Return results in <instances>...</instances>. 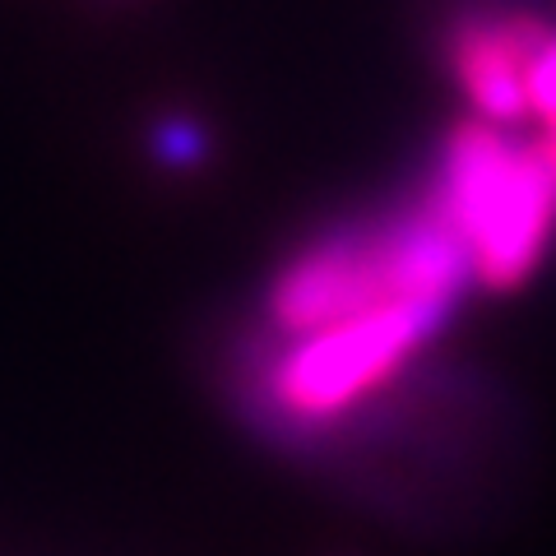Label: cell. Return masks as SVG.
I'll return each instance as SVG.
<instances>
[{
	"label": "cell",
	"mask_w": 556,
	"mask_h": 556,
	"mask_svg": "<svg viewBox=\"0 0 556 556\" xmlns=\"http://www.w3.org/2000/svg\"><path fill=\"white\" fill-rule=\"evenodd\" d=\"M468 260L422 190L306 232L228 343V399L260 441L427 496L478 450L482 399L437 362Z\"/></svg>",
	"instance_id": "1"
},
{
	"label": "cell",
	"mask_w": 556,
	"mask_h": 556,
	"mask_svg": "<svg viewBox=\"0 0 556 556\" xmlns=\"http://www.w3.org/2000/svg\"><path fill=\"white\" fill-rule=\"evenodd\" d=\"M427 204L468 260L473 288L515 292L556 241V149L547 130L459 121L422 181Z\"/></svg>",
	"instance_id": "2"
},
{
	"label": "cell",
	"mask_w": 556,
	"mask_h": 556,
	"mask_svg": "<svg viewBox=\"0 0 556 556\" xmlns=\"http://www.w3.org/2000/svg\"><path fill=\"white\" fill-rule=\"evenodd\" d=\"M552 28L529 10H468L445 33V65L468 112L496 126H525L533 65Z\"/></svg>",
	"instance_id": "3"
},
{
	"label": "cell",
	"mask_w": 556,
	"mask_h": 556,
	"mask_svg": "<svg viewBox=\"0 0 556 556\" xmlns=\"http://www.w3.org/2000/svg\"><path fill=\"white\" fill-rule=\"evenodd\" d=\"M159 153H163L167 163H190V159L200 153V139H195V130L177 121V126H167V130L159 135Z\"/></svg>",
	"instance_id": "4"
},
{
	"label": "cell",
	"mask_w": 556,
	"mask_h": 556,
	"mask_svg": "<svg viewBox=\"0 0 556 556\" xmlns=\"http://www.w3.org/2000/svg\"><path fill=\"white\" fill-rule=\"evenodd\" d=\"M538 130H547V139H552V149H556V121H547V126H538Z\"/></svg>",
	"instance_id": "5"
}]
</instances>
